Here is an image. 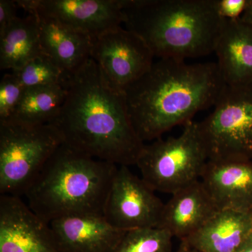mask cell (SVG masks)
Returning <instances> with one entry per match:
<instances>
[{
    "label": "cell",
    "mask_w": 252,
    "mask_h": 252,
    "mask_svg": "<svg viewBox=\"0 0 252 252\" xmlns=\"http://www.w3.org/2000/svg\"><path fill=\"white\" fill-rule=\"evenodd\" d=\"M51 124L71 148L117 166L136 165L145 144L124 92L109 84L92 59L71 75L67 97Z\"/></svg>",
    "instance_id": "1"
},
{
    "label": "cell",
    "mask_w": 252,
    "mask_h": 252,
    "mask_svg": "<svg viewBox=\"0 0 252 252\" xmlns=\"http://www.w3.org/2000/svg\"><path fill=\"white\" fill-rule=\"evenodd\" d=\"M225 86L217 63L165 59L154 63L123 92L134 127L144 142L193 122L197 113L215 106Z\"/></svg>",
    "instance_id": "2"
},
{
    "label": "cell",
    "mask_w": 252,
    "mask_h": 252,
    "mask_svg": "<svg viewBox=\"0 0 252 252\" xmlns=\"http://www.w3.org/2000/svg\"><path fill=\"white\" fill-rule=\"evenodd\" d=\"M126 29L160 59L203 57L215 52L225 20L215 0H126Z\"/></svg>",
    "instance_id": "3"
},
{
    "label": "cell",
    "mask_w": 252,
    "mask_h": 252,
    "mask_svg": "<svg viewBox=\"0 0 252 252\" xmlns=\"http://www.w3.org/2000/svg\"><path fill=\"white\" fill-rule=\"evenodd\" d=\"M118 167L63 143L26 192L28 205L49 224L72 215H104Z\"/></svg>",
    "instance_id": "4"
},
{
    "label": "cell",
    "mask_w": 252,
    "mask_h": 252,
    "mask_svg": "<svg viewBox=\"0 0 252 252\" xmlns=\"http://www.w3.org/2000/svg\"><path fill=\"white\" fill-rule=\"evenodd\" d=\"M208 160L198 123L190 122L178 137L144 144L136 165L152 190L172 195L200 181Z\"/></svg>",
    "instance_id": "5"
},
{
    "label": "cell",
    "mask_w": 252,
    "mask_h": 252,
    "mask_svg": "<svg viewBox=\"0 0 252 252\" xmlns=\"http://www.w3.org/2000/svg\"><path fill=\"white\" fill-rule=\"evenodd\" d=\"M63 142L51 124L0 122V195H26Z\"/></svg>",
    "instance_id": "6"
},
{
    "label": "cell",
    "mask_w": 252,
    "mask_h": 252,
    "mask_svg": "<svg viewBox=\"0 0 252 252\" xmlns=\"http://www.w3.org/2000/svg\"><path fill=\"white\" fill-rule=\"evenodd\" d=\"M213 112L198 123L212 161H249L252 158V81L227 85Z\"/></svg>",
    "instance_id": "7"
},
{
    "label": "cell",
    "mask_w": 252,
    "mask_h": 252,
    "mask_svg": "<svg viewBox=\"0 0 252 252\" xmlns=\"http://www.w3.org/2000/svg\"><path fill=\"white\" fill-rule=\"evenodd\" d=\"M154 57L140 36L122 26L93 40L91 59L109 84L120 91L148 72L153 65Z\"/></svg>",
    "instance_id": "8"
},
{
    "label": "cell",
    "mask_w": 252,
    "mask_h": 252,
    "mask_svg": "<svg viewBox=\"0 0 252 252\" xmlns=\"http://www.w3.org/2000/svg\"><path fill=\"white\" fill-rule=\"evenodd\" d=\"M164 205L141 177L127 166H119L104 217L111 225L124 231L158 227Z\"/></svg>",
    "instance_id": "9"
},
{
    "label": "cell",
    "mask_w": 252,
    "mask_h": 252,
    "mask_svg": "<svg viewBox=\"0 0 252 252\" xmlns=\"http://www.w3.org/2000/svg\"><path fill=\"white\" fill-rule=\"evenodd\" d=\"M28 14L44 15L74 31L97 37L121 27L126 0H18Z\"/></svg>",
    "instance_id": "10"
},
{
    "label": "cell",
    "mask_w": 252,
    "mask_h": 252,
    "mask_svg": "<svg viewBox=\"0 0 252 252\" xmlns=\"http://www.w3.org/2000/svg\"><path fill=\"white\" fill-rule=\"evenodd\" d=\"M0 252H61L49 223L19 197L0 195Z\"/></svg>",
    "instance_id": "11"
},
{
    "label": "cell",
    "mask_w": 252,
    "mask_h": 252,
    "mask_svg": "<svg viewBox=\"0 0 252 252\" xmlns=\"http://www.w3.org/2000/svg\"><path fill=\"white\" fill-rule=\"evenodd\" d=\"M49 225L61 252H114L126 232L101 215H72Z\"/></svg>",
    "instance_id": "12"
},
{
    "label": "cell",
    "mask_w": 252,
    "mask_h": 252,
    "mask_svg": "<svg viewBox=\"0 0 252 252\" xmlns=\"http://www.w3.org/2000/svg\"><path fill=\"white\" fill-rule=\"evenodd\" d=\"M200 181L219 210L252 211L251 160H208Z\"/></svg>",
    "instance_id": "13"
},
{
    "label": "cell",
    "mask_w": 252,
    "mask_h": 252,
    "mask_svg": "<svg viewBox=\"0 0 252 252\" xmlns=\"http://www.w3.org/2000/svg\"><path fill=\"white\" fill-rule=\"evenodd\" d=\"M218 210L201 181H198L172 194L164 205L158 227L183 241L196 233Z\"/></svg>",
    "instance_id": "14"
},
{
    "label": "cell",
    "mask_w": 252,
    "mask_h": 252,
    "mask_svg": "<svg viewBox=\"0 0 252 252\" xmlns=\"http://www.w3.org/2000/svg\"><path fill=\"white\" fill-rule=\"evenodd\" d=\"M252 235L251 211L220 210L196 233L181 242L198 252H235Z\"/></svg>",
    "instance_id": "15"
},
{
    "label": "cell",
    "mask_w": 252,
    "mask_h": 252,
    "mask_svg": "<svg viewBox=\"0 0 252 252\" xmlns=\"http://www.w3.org/2000/svg\"><path fill=\"white\" fill-rule=\"evenodd\" d=\"M215 53L225 84L252 81V26L240 18L225 20Z\"/></svg>",
    "instance_id": "16"
},
{
    "label": "cell",
    "mask_w": 252,
    "mask_h": 252,
    "mask_svg": "<svg viewBox=\"0 0 252 252\" xmlns=\"http://www.w3.org/2000/svg\"><path fill=\"white\" fill-rule=\"evenodd\" d=\"M37 16L43 54L49 56L61 69L72 75L91 59L93 40L79 32L44 15Z\"/></svg>",
    "instance_id": "17"
},
{
    "label": "cell",
    "mask_w": 252,
    "mask_h": 252,
    "mask_svg": "<svg viewBox=\"0 0 252 252\" xmlns=\"http://www.w3.org/2000/svg\"><path fill=\"white\" fill-rule=\"evenodd\" d=\"M41 54L39 18L35 14L18 17L0 35L1 70H16Z\"/></svg>",
    "instance_id": "18"
},
{
    "label": "cell",
    "mask_w": 252,
    "mask_h": 252,
    "mask_svg": "<svg viewBox=\"0 0 252 252\" xmlns=\"http://www.w3.org/2000/svg\"><path fill=\"white\" fill-rule=\"evenodd\" d=\"M68 86L26 88L17 107L8 120L23 125L51 124L67 97Z\"/></svg>",
    "instance_id": "19"
},
{
    "label": "cell",
    "mask_w": 252,
    "mask_h": 252,
    "mask_svg": "<svg viewBox=\"0 0 252 252\" xmlns=\"http://www.w3.org/2000/svg\"><path fill=\"white\" fill-rule=\"evenodd\" d=\"M25 88L51 85L68 86L71 75L50 59L41 54L26 64L11 71Z\"/></svg>",
    "instance_id": "20"
},
{
    "label": "cell",
    "mask_w": 252,
    "mask_h": 252,
    "mask_svg": "<svg viewBox=\"0 0 252 252\" xmlns=\"http://www.w3.org/2000/svg\"><path fill=\"white\" fill-rule=\"evenodd\" d=\"M173 238L160 227L128 230L114 252H172Z\"/></svg>",
    "instance_id": "21"
},
{
    "label": "cell",
    "mask_w": 252,
    "mask_h": 252,
    "mask_svg": "<svg viewBox=\"0 0 252 252\" xmlns=\"http://www.w3.org/2000/svg\"><path fill=\"white\" fill-rule=\"evenodd\" d=\"M26 88L13 72L6 73L0 82V122L8 120L22 98Z\"/></svg>",
    "instance_id": "22"
},
{
    "label": "cell",
    "mask_w": 252,
    "mask_h": 252,
    "mask_svg": "<svg viewBox=\"0 0 252 252\" xmlns=\"http://www.w3.org/2000/svg\"><path fill=\"white\" fill-rule=\"evenodd\" d=\"M248 0H215V8L220 18L237 20L241 17Z\"/></svg>",
    "instance_id": "23"
},
{
    "label": "cell",
    "mask_w": 252,
    "mask_h": 252,
    "mask_svg": "<svg viewBox=\"0 0 252 252\" xmlns=\"http://www.w3.org/2000/svg\"><path fill=\"white\" fill-rule=\"evenodd\" d=\"M19 8L16 1L0 0V35L14 22L18 18L17 9Z\"/></svg>",
    "instance_id": "24"
},
{
    "label": "cell",
    "mask_w": 252,
    "mask_h": 252,
    "mask_svg": "<svg viewBox=\"0 0 252 252\" xmlns=\"http://www.w3.org/2000/svg\"><path fill=\"white\" fill-rule=\"evenodd\" d=\"M240 20L252 26V0H248L247 1L246 7Z\"/></svg>",
    "instance_id": "25"
},
{
    "label": "cell",
    "mask_w": 252,
    "mask_h": 252,
    "mask_svg": "<svg viewBox=\"0 0 252 252\" xmlns=\"http://www.w3.org/2000/svg\"><path fill=\"white\" fill-rule=\"evenodd\" d=\"M235 252H252V235Z\"/></svg>",
    "instance_id": "26"
},
{
    "label": "cell",
    "mask_w": 252,
    "mask_h": 252,
    "mask_svg": "<svg viewBox=\"0 0 252 252\" xmlns=\"http://www.w3.org/2000/svg\"><path fill=\"white\" fill-rule=\"evenodd\" d=\"M198 252L197 250H195V249L191 248V247L189 246V245H187L184 242H182L181 243V245L180 248L177 249V250L175 252Z\"/></svg>",
    "instance_id": "27"
},
{
    "label": "cell",
    "mask_w": 252,
    "mask_h": 252,
    "mask_svg": "<svg viewBox=\"0 0 252 252\" xmlns=\"http://www.w3.org/2000/svg\"><path fill=\"white\" fill-rule=\"evenodd\" d=\"M251 212H252V211H251Z\"/></svg>",
    "instance_id": "28"
}]
</instances>
